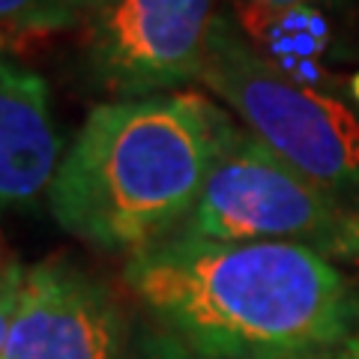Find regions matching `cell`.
<instances>
[{
	"instance_id": "obj_7",
	"label": "cell",
	"mask_w": 359,
	"mask_h": 359,
	"mask_svg": "<svg viewBox=\"0 0 359 359\" xmlns=\"http://www.w3.org/2000/svg\"><path fill=\"white\" fill-rule=\"evenodd\" d=\"M60 159L45 78L0 54V212L48 195Z\"/></svg>"
},
{
	"instance_id": "obj_10",
	"label": "cell",
	"mask_w": 359,
	"mask_h": 359,
	"mask_svg": "<svg viewBox=\"0 0 359 359\" xmlns=\"http://www.w3.org/2000/svg\"><path fill=\"white\" fill-rule=\"evenodd\" d=\"M126 359H204L168 330H141L126 347Z\"/></svg>"
},
{
	"instance_id": "obj_2",
	"label": "cell",
	"mask_w": 359,
	"mask_h": 359,
	"mask_svg": "<svg viewBox=\"0 0 359 359\" xmlns=\"http://www.w3.org/2000/svg\"><path fill=\"white\" fill-rule=\"evenodd\" d=\"M233 126L195 90L96 105L60 159L51 216L96 249H150L189 219Z\"/></svg>"
},
{
	"instance_id": "obj_6",
	"label": "cell",
	"mask_w": 359,
	"mask_h": 359,
	"mask_svg": "<svg viewBox=\"0 0 359 359\" xmlns=\"http://www.w3.org/2000/svg\"><path fill=\"white\" fill-rule=\"evenodd\" d=\"M126 320L111 290L69 261L25 269L4 359H126Z\"/></svg>"
},
{
	"instance_id": "obj_5",
	"label": "cell",
	"mask_w": 359,
	"mask_h": 359,
	"mask_svg": "<svg viewBox=\"0 0 359 359\" xmlns=\"http://www.w3.org/2000/svg\"><path fill=\"white\" fill-rule=\"evenodd\" d=\"M216 0H90L84 66L114 99L171 93L198 81Z\"/></svg>"
},
{
	"instance_id": "obj_4",
	"label": "cell",
	"mask_w": 359,
	"mask_h": 359,
	"mask_svg": "<svg viewBox=\"0 0 359 359\" xmlns=\"http://www.w3.org/2000/svg\"><path fill=\"white\" fill-rule=\"evenodd\" d=\"M177 237L299 243L330 261L359 257V210L233 126Z\"/></svg>"
},
{
	"instance_id": "obj_1",
	"label": "cell",
	"mask_w": 359,
	"mask_h": 359,
	"mask_svg": "<svg viewBox=\"0 0 359 359\" xmlns=\"http://www.w3.org/2000/svg\"><path fill=\"white\" fill-rule=\"evenodd\" d=\"M123 278L162 330L204 359H323L356 309L330 257L299 243L174 233L129 255Z\"/></svg>"
},
{
	"instance_id": "obj_9",
	"label": "cell",
	"mask_w": 359,
	"mask_h": 359,
	"mask_svg": "<svg viewBox=\"0 0 359 359\" xmlns=\"http://www.w3.org/2000/svg\"><path fill=\"white\" fill-rule=\"evenodd\" d=\"M323 4H339V0H231L233 13H237L233 21L252 42H261L282 21L314 15Z\"/></svg>"
},
{
	"instance_id": "obj_12",
	"label": "cell",
	"mask_w": 359,
	"mask_h": 359,
	"mask_svg": "<svg viewBox=\"0 0 359 359\" xmlns=\"http://www.w3.org/2000/svg\"><path fill=\"white\" fill-rule=\"evenodd\" d=\"M323 359H359V299H356L353 320H351V330H347L344 341L335 347L330 356H323Z\"/></svg>"
},
{
	"instance_id": "obj_11",
	"label": "cell",
	"mask_w": 359,
	"mask_h": 359,
	"mask_svg": "<svg viewBox=\"0 0 359 359\" xmlns=\"http://www.w3.org/2000/svg\"><path fill=\"white\" fill-rule=\"evenodd\" d=\"M21 278H25V269H21L18 264H9V266H4V273H0V359H4L9 323H13V314H15V306H18Z\"/></svg>"
},
{
	"instance_id": "obj_8",
	"label": "cell",
	"mask_w": 359,
	"mask_h": 359,
	"mask_svg": "<svg viewBox=\"0 0 359 359\" xmlns=\"http://www.w3.org/2000/svg\"><path fill=\"white\" fill-rule=\"evenodd\" d=\"M90 0H0V30L54 33L81 25Z\"/></svg>"
},
{
	"instance_id": "obj_3",
	"label": "cell",
	"mask_w": 359,
	"mask_h": 359,
	"mask_svg": "<svg viewBox=\"0 0 359 359\" xmlns=\"http://www.w3.org/2000/svg\"><path fill=\"white\" fill-rule=\"evenodd\" d=\"M198 84L327 192L341 201L359 195V114L264 54L233 15L219 13L212 25Z\"/></svg>"
}]
</instances>
